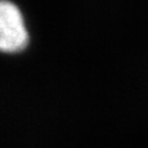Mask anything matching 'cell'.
I'll return each instance as SVG.
<instances>
[{
    "label": "cell",
    "instance_id": "obj_1",
    "mask_svg": "<svg viewBox=\"0 0 148 148\" xmlns=\"http://www.w3.org/2000/svg\"><path fill=\"white\" fill-rule=\"evenodd\" d=\"M29 43V34L20 8L10 0H0V53L18 54Z\"/></svg>",
    "mask_w": 148,
    "mask_h": 148
}]
</instances>
